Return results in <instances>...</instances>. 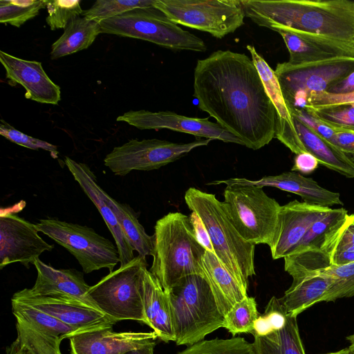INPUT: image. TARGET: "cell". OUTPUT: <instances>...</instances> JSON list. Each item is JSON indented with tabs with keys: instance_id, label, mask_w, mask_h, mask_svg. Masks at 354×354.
<instances>
[{
	"instance_id": "1",
	"label": "cell",
	"mask_w": 354,
	"mask_h": 354,
	"mask_svg": "<svg viewBox=\"0 0 354 354\" xmlns=\"http://www.w3.org/2000/svg\"><path fill=\"white\" fill-rule=\"evenodd\" d=\"M193 96L201 111L248 148L259 149L275 138V108L248 55L218 50L198 59Z\"/></svg>"
},
{
	"instance_id": "2",
	"label": "cell",
	"mask_w": 354,
	"mask_h": 354,
	"mask_svg": "<svg viewBox=\"0 0 354 354\" xmlns=\"http://www.w3.org/2000/svg\"><path fill=\"white\" fill-rule=\"evenodd\" d=\"M245 17L354 57V1L242 0Z\"/></svg>"
},
{
	"instance_id": "3",
	"label": "cell",
	"mask_w": 354,
	"mask_h": 354,
	"mask_svg": "<svg viewBox=\"0 0 354 354\" xmlns=\"http://www.w3.org/2000/svg\"><path fill=\"white\" fill-rule=\"evenodd\" d=\"M153 262L149 270L169 292L183 277L204 275L201 268L205 248L197 241L189 216L169 212L156 223Z\"/></svg>"
},
{
	"instance_id": "4",
	"label": "cell",
	"mask_w": 354,
	"mask_h": 354,
	"mask_svg": "<svg viewBox=\"0 0 354 354\" xmlns=\"http://www.w3.org/2000/svg\"><path fill=\"white\" fill-rule=\"evenodd\" d=\"M189 209L205 225L214 254L239 283L248 290V279L255 274V245L245 241L234 227L225 203L214 194L189 188L185 194Z\"/></svg>"
},
{
	"instance_id": "5",
	"label": "cell",
	"mask_w": 354,
	"mask_h": 354,
	"mask_svg": "<svg viewBox=\"0 0 354 354\" xmlns=\"http://www.w3.org/2000/svg\"><path fill=\"white\" fill-rule=\"evenodd\" d=\"M167 293L176 345H192L223 326L225 316L205 275L186 276Z\"/></svg>"
},
{
	"instance_id": "6",
	"label": "cell",
	"mask_w": 354,
	"mask_h": 354,
	"mask_svg": "<svg viewBox=\"0 0 354 354\" xmlns=\"http://www.w3.org/2000/svg\"><path fill=\"white\" fill-rule=\"evenodd\" d=\"M101 32L150 41L172 50L205 52V43L154 7L136 8L100 23Z\"/></svg>"
},
{
	"instance_id": "7",
	"label": "cell",
	"mask_w": 354,
	"mask_h": 354,
	"mask_svg": "<svg viewBox=\"0 0 354 354\" xmlns=\"http://www.w3.org/2000/svg\"><path fill=\"white\" fill-rule=\"evenodd\" d=\"M354 218L343 208H331L310 227L286 256L284 270L293 280L317 274L332 265V257L345 229Z\"/></svg>"
},
{
	"instance_id": "8",
	"label": "cell",
	"mask_w": 354,
	"mask_h": 354,
	"mask_svg": "<svg viewBox=\"0 0 354 354\" xmlns=\"http://www.w3.org/2000/svg\"><path fill=\"white\" fill-rule=\"evenodd\" d=\"M224 203L241 237L254 245L271 246L278 227L281 205L263 187L249 185L226 186Z\"/></svg>"
},
{
	"instance_id": "9",
	"label": "cell",
	"mask_w": 354,
	"mask_h": 354,
	"mask_svg": "<svg viewBox=\"0 0 354 354\" xmlns=\"http://www.w3.org/2000/svg\"><path fill=\"white\" fill-rule=\"evenodd\" d=\"M146 270V258L138 255L91 286L88 295L102 313L117 322L129 319L145 324L143 277Z\"/></svg>"
},
{
	"instance_id": "10",
	"label": "cell",
	"mask_w": 354,
	"mask_h": 354,
	"mask_svg": "<svg viewBox=\"0 0 354 354\" xmlns=\"http://www.w3.org/2000/svg\"><path fill=\"white\" fill-rule=\"evenodd\" d=\"M354 71V57H335L299 65L279 63L274 70L283 97L291 109H304L311 93L328 91Z\"/></svg>"
},
{
	"instance_id": "11",
	"label": "cell",
	"mask_w": 354,
	"mask_h": 354,
	"mask_svg": "<svg viewBox=\"0 0 354 354\" xmlns=\"http://www.w3.org/2000/svg\"><path fill=\"white\" fill-rule=\"evenodd\" d=\"M154 8L176 24L206 32L221 39L244 24L239 0H156Z\"/></svg>"
},
{
	"instance_id": "12",
	"label": "cell",
	"mask_w": 354,
	"mask_h": 354,
	"mask_svg": "<svg viewBox=\"0 0 354 354\" xmlns=\"http://www.w3.org/2000/svg\"><path fill=\"white\" fill-rule=\"evenodd\" d=\"M36 226L39 232L66 248L86 274L102 268L112 272L120 261L117 246L93 228L52 218L39 220Z\"/></svg>"
},
{
	"instance_id": "13",
	"label": "cell",
	"mask_w": 354,
	"mask_h": 354,
	"mask_svg": "<svg viewBox=\"0 0 354 354\" xmlns=\"http://www.w3.org/2000/svg\"><path fill=\"white\" fill-rule=\"evenodd\" d=\"M212 140L198 139L188 143H176L156 138L131 139L115 147L104 159L115 175L124 176L133 170L159 169L187 155L195 148L207 145Z\"/></svg>"
},
{
	"instance_id": "14",
	"label": "cell",
	"mask_w": 354,
	"mask_h": 354,
	"mask_svg": "<svg viewBox=\"0 0 354 354\" xmlns=\"http://www.w3.org/2000/svg\"><path fill=\"white\" fill-rule=\"evenodd\" d=\"M3 209L0 214V269L15 263L29 268L43 252L51 251L53 245L39 235L36 224Z\"/></svg>"
},
{
	"instance_id": "15",
	"label": "cell",
	"mask_w": 354,
	"mask_h": 354,
	"mask_svg": "<svg viewBox=\"0 0 354 354\" xmlns=\"http://www.w3.org/2000/svg\"><path fill=\"white\" fill-rule=\"evenodd\" d=\"M117 121L127 122L139 129H167L205 139L218 140L243 145L242 141L209 118H191L171 111H129L119 115Z\"/></svg>"
},
{
	"instance_id": "16",
	"label": "cell",
	"mask_w": 354,
	"mask_h": 354,
	"mask_svg": "<svg viewBox=\"0 0 354 354\" xmlns=\"http://www.w3.org/2000/svg\"><path fill=\"white\" fill-rule=\"evenodd\" d=\"M12 299L55 317L72 327L74 333L113 327L117 322L102 311L69 297L33 295L24 288L15 292Z\"/></svg>"
},
{
	"instance_id": "17",
	"label": "cell",
	"mask_w": 354,
	"mask_h": 354,
	"mask_svg": "<svg viewBox=\"0 0 354 354\" xmlns=\"http://www.w3.org/2000/svg\"><path fill=\"white\" fill-rule=\"evenodd\" d=\"M330 209L297 200L281 205L277 231L270 247L272 259H282L290 253L314 223Z\"/></svg>"
},
{
	"instance_id": "18",
	"label": "cell",
	"mask_w": 354,
	"mask_h": 354,
	"mask_svg": "<svg viewBox=\"0 0 354 354\" xmlns=\"http://www.w3.org/2000/svg\"><path fill=\"white\" fill-rule=\"evenodd\" d=\"M0 62L9 84L21 85L26 98L54 105L60 101V87L47 75L41 62L23 59L3 50L0 51Z\"/></svg>"
},
{
	"instance_id": "19",
	"label": "cell",
	"mask_w": 354,
	"mask_h": 354,
	"mask_svg": "<svg viewBox=\"0 0 354 354\" xmlns=\"http://www.w3.org/2000/svg\"><path fill=\"white\" fill-rule=\"evenodd\" d=\"M158 338L153 332H114L113 327L75 333L70 341L71 354H124Z\"/></svg>"
},
{
	"instance_id": "20",
	"label": "cell",
	"mask_w": 354,
	"mask_h": 354,
	"mask_svg": "<svg viewBox=\"0 0 354 354\" xmlns=\"http://www.w3.org/2000/svg\"><path fill=\"white\" fill-rule=\"evenodd\" d=\"M225 184L249 185L259 187H273L282 191L293 193L301 197L304 202L316 205L330 207L333 205H343L340 195L337 192L326 189L311 178H306L296 171H287L275 176H266L259 180L234 178L227 180H216L209 183V185Z\"/></svg>"
},
{
	"instance_id": "21",
	"label": "cell",
	"mask_w": 354,
	"mask_h": 354,
	"mask_svg": "<svg viewBox=\"0 0 354 354\" xmlns=\"http://www.w3.org/2000/svg\"><path fill=\"white\" fill-rule=\"evenodd\" d=\"M64 164L102 215L118 249L120 266L127 264L135 257L133 250L120 227L113 210L107 203L106 199L107 194L97 183L95 174L85 163L76 162L68 156L64 158Z\"/></svg>"
},
{
	"instance_id": "22",
	"label": "cell",
	"mask_w": 354,
	"mask_h": 354,
	"mask_svg": "<svg viewBox=\"0 0 354 354\" xmlns=\"http://www.w3.org/2000/svg\"><path fill=\"white\" fill-rule=\"evenodd\" d=\"M34 265L37 276L35 285L26 288L28 292L33 295L69 297L100 310L88 295L91 286L84 281L83 272L75 269H57L39 259Z\"/></svg>"
},
{
	"instance_id": "23",
	"label": "cell",
	"mask_w": 354,
	"mask_h": 354,
	"mask_svg": "<svg viewBox=\"0 0 354 354\" xmlns=\"http://www.w3.org/2000/svg\"><path fill=\"white\" fill-rule=\"evenodd\" d=\"M246 48L251 55L252 60L259 71L266 90L276 110L275 138L292 153L299 154L298 137L291 109L283 97L274 71L257 53L254 46L248 45Z\"/></svg>"
},
{
	"instance_id": "24",
	"label": "cell",
	"mask_w": 354,
	"mask_h": 354,
	"mask_svg": "<svg viewBox=\"0 0 354 354\" xmlns=\"http://www.w3.org/2000/svg\"><path fill=\"white\" fill-rule=\"evenodd\" d=\"M143 306L145 324L158 338L165 342H175L169 295L147 269L143 277Z\"/></svg>"
},
{
	"instance_id": "25",
	"label": "cell",
	"mask_w": 354,
	"mask_h": 354,
	"mask_svg": "<svg viewBox=\"0 0 354 354\" xmlns=\"http://www.w3.org/2000/svg\"><path fill=\"white\" fill-rule=\"evenodd\" d=\"M293 120L299 153H309L328 169L347 178H354V163L346 154L295 117Z\"/></svg>"
},
{
	"instance_id": "26",
	"label": "cell",
	"mask_w": 354,
	"mask_h": 354,
	"mask_svg": "<svg viewBox=\"0 0 354 354\" xmlns=\"http://www.w3.org/2000/svg\"><path fill=\"white\" fill-rule=\"evenodd\" d=\"M201 268L218 308L224 316L234 305L248 296L247 290L239 283L214 253L205 251L202 258Z\"/></svg>"
},
{
	"instance_id": "27",
	"label": "cell",
	"mask_w": 354,
	"mask_h": 354,
	"mask_svg": "<svg viewBox=\"0 0 354 354\" xmlns=\"http://www.w3.org/2000/svg\"><path fill=\"white\" fill-rule=\"evenodd\" d=\"M333 281V278L322 274H314L292 280L290 288L279 299L286 314L297 317L308 308L324 301Z\"/></svg>"
},
{
	"instance_id": "28",
	"label": "cell",
	"mask_w": 354,
	"mask_h": 354,
	"mask_svg": "<svg viewBox=\"0 0 354 354\" xmlns=\"http://www.w3.org/2000/svg\"><path fill=\"white\" fill-rule=\"evenodd\" d=\"M101 32L100 24L80 16L73 19L51 46L50 58L57 59L88 48Z\"/></svg>"
},
{
	"instance_id": "29",
	"label": "cell",
	"mask_w": 354,
	"mask_h": 354,
	"mask_svg": "<svg viewBox=\"0 0 354 354\" xmlns=\"http://www.w3.org/2000/svg\"><path fill=\"white\" fill-rule=\"evenodd\" d=\"M253 336L254 354H306L297 317L287 315L283 328L266 336Z\"/></svg>"
},
{
	"instance_id": "30",
	"label": "cell",
	"mask_w": 354,
	"mask_h": 354,
	"mask_svg": "<svg viewBox=\"0 0 354 354\" xmlns=\"http://www.w3.org/2000/svg\"><path fill=\"white\" fill-rule=\"evenodd\" d=\"M106 202L113 210L117 221L133 251L146 258L153 255V238L145 232L133 209L126 203H120L106 194Z\"/></svg>"
},
{
	"instance_id": "31",
	"label": "cell",
	"mask_w": 354,
	"mask_h": 354,
	"mask_svg": "<svg viewBox=\"0 0 354 354\" xmlns=\"http://www.w3.org/2000/svg\"><path fill=\"white\" fill-rule=\"evenodd\" d=\"M11 304L17 322L43 335L63 340L75 332L68 325L26 303L11 299Z\"/></svg>"
},
{
	"instance_id": "32",
	"label": "cell",
	"mask_w": 354,
	"mask_h": 354,
	"mask_svg": "<svg viewBox=\"0 0 354 354\" xmlns=\"http://www.w3.org/2000/svg\"><path fill=\"white\" fill-rule=\"evenodd\" d=\"M282 37L289 52L288 63L299 65L337 56H343L335 50L284 30L277 31Z\"/></svg>"
},
{
	"instance_id": "33",
	"label": "cell",
	"mask_w": 354,
	"mask_h": 354,
	"mask_svg": "<svg viewBox=\"0 0 354 354\" xmlns=\"http://www.w3.org/2000/svg\"><path fill=\"white\" fill-rule=\"evenodd\" d=\"M259 316L256 300L247 296L236 303L225 315L223 328L233 336L240 333H252L255 320Z\"/></svg>"
},
{
	"instance_id": "34",
	"label": "cell",
	"mask_w": 354,
	"mask_h": 354,
	"mask_svg": "<svg viewBox=\"0 0 354 354\" xmlns=\"http://www.w3.org/2000/svg\"><path fill=\"white\" fill-rule=\"evenodd\" d=\"M47 0H1L0 23L19 28L46 7Z\"/></svg>"
},
{
	"instance_id": "35",
	"label": "cell",
	"mask_w": 354,
	"mask_h": 354,
	"mask_svg": "<svg viewBox=\"0 0 354 354\" xmlns=\"http://www.w3.org/2000/svg\"><path fill=\"white\" fill-rule=\"evenodd\" d=\"M177 354H254L252 344L243 337L201 340Z\"/></svg>"
},
{
	"instance_id": "36",
	"label": "cell",
	"mask_w": 354,
	"mask_h": 354,
	"mask_svg": "<svg viewBox=\"0 0 354 354\" xmlns=\"http://www.w3.org/2000/svg\"><path fill=\"white\" fill-rule=\"evenodd\" d=\"M156 0H97L88 10H83V17L97 21L120 15L136 8L154 7Z\"/></svg>"
},
{
	"instance_id": "37",
	"label": "cell",
	"mask_w": 354,
	"mask_h": 354,
	"mask_svg": "<svg viewBox=\"0 0 354 354\" xmlns=\"http://www.w3.org/2000/svg\"><path fill=\"white\" fill-rule=\"evenodd\" d=\"M317 274L330 277L334 281L324 301H334L354 296V262L344 265H330Z\"/></svg>"
},
{
	"instance_id": "38",
	"label": "cell",
	"mask_w": 354,
	"mask_h": 354,
	"mask_svg": "<svg viewBox=\"0 0 354 354\" xmlns=\"http://www.w3.org/2000/svg\"><path fill=\"white\" fill-rule=\"evenodd\" d=\"M17 337L32 354H60L61 339L43 335L17 322Z\"/></svg>"
},
{
	"instance_id": "39",
	"label": "cell",
	"mask_w": 354,
	"mask_h": 354,
	"mask_svg": "<svg viewBox=\"0 0 354 354\" xmlns=\"http://www.w3.org/2000/svg\"><path fill=\"white\" fill-rule=\"evenodd\" d=\"M304 110L339 131L354 133V105H342L326 109L305 108Z\"/></svg>"
},
{
	"instance_id": "40",
	"label": "cell",
	"mask_w": 354,
	"mask_h": 354,
	"mask_svg": "<svg viewBox=\"0 0 354 354\" xmlns=\"http://www.w3.org/2000/svg\"><path fill=\"white\" fill-rule=\"evenodd\" d=\"M287 314L279 299L273 296L268 301L265 312L259 315L251 333L253 335L266 336L280 330L286 323Z\"/></svg>"
},
{
	"instance_id": "41",
	"label": "cell",
	"mask_w": 354,
	"mask_h": 354,
	"mask_svg": "<svg viewBox=\"0 0 354 354\" xmlns=\"http://www.w3.org/2000/svg\"><path fill=\"white\" fill-rule=\"evenodd\" d=\"M48 16L46 21L50 30L64 28L83 10L80 0H47Z\"/></svg>"
},
{
	"instance_id": "42",
	"label": "cell",
	"mask_w": 354,
	"mask_h": 354,
	"mask_svg": "<svg viewBox=\"0 0 354 354\" xmlns=\"http://www.w3.org/2000/svg\"><path fill=\"white\" fill-rule=\"evenodd\" d=\"M0 134L7 140L22 147L37 150L41 149L50 153L53 158H57V147L46 141L29 136L1 120Z\"/></svg>"
},
{
	"instance_id": "43",
	"label": "cell",
	"mask_w": 354,
	"mask_h": 354,
	"mask_svg": "<svg viewBox=\"0 0 354 354\" xmlns=\"http://www.w3.org/2000/svg\"><path fill=\"white\" fill-rule=\"evenodd\" d=\"M342 105H354V91L346 93H311L304 109H326Z\"/></svg>"
},
{
	"instance_id": "44",
	"label": "cell",
	"mask_w": 354,
	"mask_h": 354,
	"mask_svg": "<svg viewBox=\"0 0 354 354\" xmlns=\"http://www.w3.org/2000/svg\"><path fill=\"white\" fill-rule=\"evenodd\" d=\"M292 116L332 144L334 135L339 131L327 125L302 109H291Z\"/></svg>"
},
{
	"instance_id": "45",
	"label": "cell",
	"mask_w": 354,
	"mask_h": 354,
	"mask_svg": "<svg viewBox=\"0 0 354 354\" xmlns=\"http://www.w3.org/2000/svg\"><path fill=\"white\" fill-rule=\"evenodd\" d=\"M189 218L197 241L206 251L214 254L210 236L201 217L196 212H192Z\"/></svg>"
},
{
	"instance_id": "46",
	"label": "cell",
	"mask_w": 354,
	"mask_h": 354,
	"mask_svg": "<svg viewBox=\"0 0 354 354\" xmlns=\"http://www.w3.org/2000/svg\"><path fill=\"white\" fill-rule=\"evenodd\" d=\"M319 164L317 159L313 155L309 153H301L296 155L292 171L308 174L314 171Z\"/></svg>"
},
{
	"instance_id": "47",
	"label": "cell",
	"mask_w": 354,
	"mask_h": 354,
	"mask_svg": "<svg viewBox=\"0 0 354 354\" xmlns=\"http://www.w3.org/2000/svg\"><path fill=\"white\" fill-rule=\"evenodd\" d=\"M332 145L346 155L354 153V133L337 132L333 136Z\"/></svg>"
},
{
	"instance_id": "48",
	"label": "cell",
	"mask_w": 354,
	"mask_h": 354,
	"mask_svg": "<svg viewBox=\"0 0 354 354\" xmlns=\"http://www.w3.org/2000/svg\"><path fill=\"white\" fill-rule=\"evenodd\" d=\"M344 250L354 252V218L345 229L335 252Z\"/></svg>"
},
{
	"instance_id": "49",
	"label": "cell",
	"mask_w": 354,
	"mask_h": 354,
	"mask_svg": "<svg viewBox=\"0 0 354 354\" xmlns=\"http://www.w3.org/2000/svg\"><path fill=\"white\" fill-rule=\"evenodd\" d=\"M354 91V71L338 82L327 91L331 93H346Z\"/></svg>"
},
{
	"instance_id": "50",
	"label": "cell",
	"mask_w": 354,
	"mask_h": 354,
	"mask_svg": "<svg viewBox=\"0 0 354 354\" xmlns=\"http://www.w3.org/2000/svg\"><path fill=\"white\" fill-rule=\"evenodd\" d=\"M6 354H32L28 348L21 344L19 339H17L6 347Z\"/></svg>"
},
{
	"instance_id": "51",
	"label": "cell",
	"mask_w": 354,
	"mask_h": 354,
	"mask_svg": "<svg viewBox=\"0 0 354 354\" xmlns=\"http://www.w3.org/2000/svg\"><path fill=\"white\" fill-rule=\"evenodd\" d=\"M156 342L149 343L142 347L130 350L124 354H153Z\"/></svg>"
},
{
	"instance_id": "52",
	"label": "cell",
	"mask_w": 354,
	"mask_h": 354,
	"mask_svg": "<svg viewBox=\"0 0 354 354\" xmlns=\"http://www.w3.org/2000/svg\"><path fill=\"white\" fill-rule=\"evenodd\" d=\"M346 339L350 344L348 348L351 352V354H354V334L348 336Z\"/></svg>"
},
{
	"instance_id": "53",
	"label": "cell",
	"mask_w": 354,
	"mask_h": 354,
	"mask_svg": "<svg viewBox=\"0 0 354 354\" xmlns=\"http://www.w3.org/2000/svg\"><path fill=\"white\" fill-rule=\"evenodd\" d=\"M324 354H351V352L349 348L348 347V348L341 349L336 352H331V353H324Z\"/></svg>"
},
{
	"instance_id": "54",
	"label": "cell",
	"mask_w": 354,
	"mask_h": 354,
	"mask_svg": "<svg viewBox=\"0 0 354 354\" xmlns=\"http://www.w3.org/2000/svg\"><path fill=\"white\" fill-rule=\"evenodd\" d=\"M348 158L351 160V161L354 163V153L348 154Z\"/></svg>"
},
{
	"instance_id": "55",
	"label": "cell",
	"mask_w": 354,
	"mask_h": 354,
	"mask_svg": "<svg viewBox=\"0 0 354 354\" xmlns=\"http://www.w3.org/2000/svg\"><path fill=\"white\" fill-rule=\"evenodd\" d=\"M60 354H62V353H60Z\"/></svg>"
}]
</instances>
